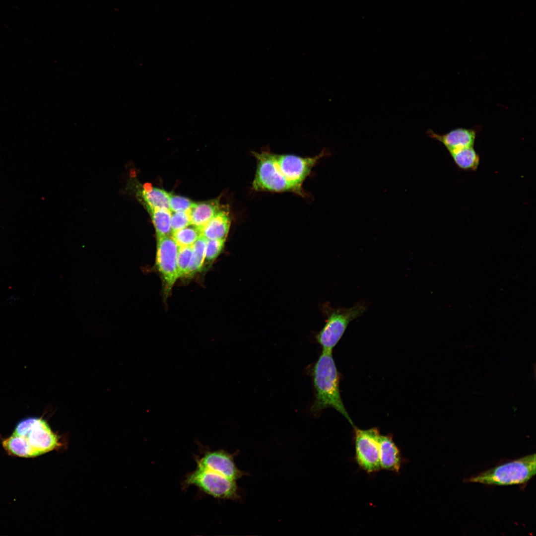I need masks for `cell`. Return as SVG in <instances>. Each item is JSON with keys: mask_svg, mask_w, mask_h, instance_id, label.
<instances>
[{"mask_svg": "<svg viewBox=\"0 0 536 536\" xmlns=\"http://www.w3.org/2000/svg\"><path fill=\"white\" fill-rule=\"evenodd\" d=\"M367 308V303L364 301L357 302L349 308H335L329 305H324L323 310L327 317L326 323L315 335L316 341L321 346L322 350L332 351L343 336L349 324L363 315Z\"/></svg>", "mask_w": 536, "mask_h": 536, "instance_id": "4", "label": "cell"}, {"mask_svg": "<svg viewBox=\"0 0 536 536\" xmlns=\"http://www.w3.org/2000/svg\"><path fill=\"white\" fill-rule=\"evenodd\" d=\"M191 224L189 210L171 211V227L172 233Z\"/></svg>", "mask_w": 536, "mask_h": 536, "instance_id": "22", "label": "cell"}, {"mask_svg": "<svg viewBox=\"0 0 536 536\" xmlns=\"http://www.w3.org/2000/svg\"><path fill=\"white\" fill-rule=\"evenodd\" d=\"M379 445L381 469L399 471L402 463L401 456L392 437L380 435Z\"/></svg>", "mask_w": 536, "mask_h": 536, "instance_id": "11", "label": "cell"}, {"mask_svg": "<svg viewBox=\"0 0 536 536\" xmlns=\"http://www.w3.org/2000/svg\"><path fill=\"white\" fill-rule=\"evenodd\" d=\"M236 453L231 454L222 450H205L195 458L197 468L209 470L228 479L235 480L250 474L239 469L234 462Z\"/></svg>", "mask_w": 536, "mask_h": 536, "instance_id": "8", "label": "cell"}, {"mask_svg": "<svg viewBox=\"0 0 536 536\" xmlns=\"http://www.w3.org/2000/svg\"><path fill=\"white\" fill-rule=\"evenodd\" d=\"M192 255V246L179 247L177 257L178 278L187 276Z\"/></svg>", "mask_w": 536, "mask_h": 536, "instance_id": "20", "label": "cell"}, {"mask_svg": "<svg viewBox=\"0 0 536 536\" xmlns=\"http://www.w3.org/2000/svg\"><path fill=\"white\" fill-rule=\"evenodd\" d=\"M536 458L534 453L513 460L466 479L465 481L500 486L525 484L536 474Z\"/></svg>", "mask_w": 536, "mask_h": 536, "instance_id": "3", "label": "cell"}, {"mask_svg": "<svg viewBox=\"0 0 536 536\" xmlns=\"http://www.w3.org/2000/svg\"><path fill=\"white\" fill-rule=\"evenodd\" d=\"M193 202L186 198L170 194L169 206L171 211H187L189 210Z\"/></svg>", "mask_w": 536, "mask_h": 536, "instance_id": "23", "label": "cell"}, {"mask_svg": "<svg viewBox=\"0 0 536 536\" xmlns=\"http://www.w3.org/2000/svg\"><path fill=\"white\" fill-rule=\"evenodd\" d=\"M155 227L157 237L171 236V211L165 208H156L149 211Z\"/></svg>", "mask_w": 536, "mask_h": 536, "instance_id": "17", "label": "cell"}, {"mask_svg": "<svg viewBox=\"0 0 536 536\" xmlns=\"http://www.w3.org/2000/svg\"><path fill=\"white\" fill-rule=\"evenodd\" d=\"M14 433L25 437L38 456L56 449L59 442L47 423L40 418L24 419L16 425Z\"/></svg>", "mask_w": 536, "mask_h": 536, "instance_id": "6", "label": "cell"}, {"mask_svg": "<svg viewBox=\"0 0 536 536\" xmlns=\"http://www.w3.org/2000/svg\"><path fill=\"white\" fill-rule=\"evenodd\" d=\"M4 449L9 454L20 457L31 458L38 456L27 439L13 433L2 443Z\"/></svg>", "mask_w": 536, "mask_h": 536, "instance_id": "16", "label": "cell"}, {"mask_svg": "<svg viewBox=\"0 0 536 536\" xmlns=\"http://www.w3.org/2000/svg\"><path fill=\"white\" fill-rule=\"evenodd\" d=\"M201 235V231L190 224L187 227L174 232L172 237L179 247L192 246Z\"/></svg>", "mask_w": 536, "mask_h": 536, "instance_id": "19", "label": "cell"}, {"mask_svg": "<svg viewBox=\"0 0 536 536\" xmlns=\"http://www.w3.org/2000/svg\"><path fill=\"white\" fill-rule=\"evenodd\" d=\"M226 239L207 240L205 248V258L206 262H213L221 253L225 243Z\"/></svg>", "mask_w": 536, "mask_h": 536, "instance_id": "21", "label": "cell"}, {"mask_svg": "<svg viewBox=\"0 0 536 536\" xmlns=\"http://www.w3.org/2000/svg\"><path fill=\"white\" fill-rule=\"evenodd\" d=\"M456 166L465 171H475L479 164V155L473 146L449 152Z\"/></svg>", "mask_w": 536, "mask_h": 536, "instance_id": "15", "label": "cell"}, {"mask_svg": "<svg viewBox=\"0 0 536 536\" xmlns=\"http://www.w3.org/2000/svg\"><path fill=\"white\" fill-rule=\"evenodd\" d=\"M169 193L165 191L146 184L141 196L148 211L156 208L169 209Z\"/></svg>", "mask_w": 536, "mask_h": 536, "instance_id": "14", "label": "cell"}, {"mask_svg": "<svg viewBox=\"0 0 536 536\" xmlns=\"http://www.w3.org/2000/svg\"><path fill=\"white\" fill-rule=\"evenodd\" d=\"M426 134L431 138L442 143L448 151L473 146L476 131L473 129L457 128L445 134H439L429 129Z\"/></svg>", "mask_w": 536, "mask_h": 536, "instance_id": "10", "label": "cell"}, {"mask_svg": "<svg viewBox=\"0 0 536 536\" xmlns=\"http://www.w3.org/2000/svg\"><path fill=\"white\" fill-rule=\"evenodd\" d=\"M220 209L218 200L193 202L189 210L191 224L201 231Z\"/></svg>", "mask_w": 536, "mask_h": 536, "instance_id": "13", "label": "cell"}, {"mask_svg": "<svg viewBox=\"0 0 536 536\" xmlns=\"http://www.w3.org/2000/svg\"><path fill=\"white\" fill-rule=\"evenodd\" d=\"M231 224L229 212L219 210L201 230L207 240L226 239Z\"/></svg>", "mask_w": 536, "mask_h": 536, "instance_id": "12", "label": "cell"}, {"mask_svg": "<svg viewBox=\"0 0 536 536\" xmlns=\"http://www.w3.org/2000/svg\"><path fill=\"white\" fill-rule=\"evenodd\" d=\"M156 267L164 282L168 294L178 278L177 257L179 249L171 236L157 237Z\"/></svg>", "mask_w": 536, "mask_h": 536, "instance_id": "9", "label": "cell"}, {"mask_svg": "<svg viewBox=\"0 0 536 536\" xmlns=\"http://www.w3.org/2000/svg\"><path fill=\"white\" fill-rule=\"evenodd\" d=\"M355 432V458L358 465L367 472L373 473L381 469L379 457L378 429H360L353 427Z\"/></svg>", "mask_w": 536, "mask_h": 536, "instance_id": "7", "label": "cell"}, {"mask_svg": "<svg viewBox=\"0 0 536 536\" xmlns=\"http://www.w3.org/2000/svg\"><path fill=\"white\" fill-rule=\"evenodd\" d=\"M207 239L201 235L192 245L193 255L187 276H191L202 269L205 258Z\"/></svg>", "mask_w": 536, "mask_h": 536, "instance_id": "18", "label": "cell"}, {"mask_svg": "<svg viewBox=\"0 0 536 536\" xmlns=\"http://www.w3.org/2000/svg\"><path fill=\"white\" fill-rule=\"evenodd\" d=\"M182 485L183 490L194 485L204 493L218 499L236 501L241 497L236 481L197 467L186 474Z\"/></svg>", "mask_w": 536, "mask_h": 536, "instance_id": "5", "label": "cell"}, {"mask_svg": "<svg viewBox=\"0 0 536 536\" xmlns=\"http://www.w3.org/2000/svg\"><path fill=\"white\" fill-rule=\"evenodd\" d=\"M312 376L315 398L311 406V411L318 414L325 409L333 408L354 427L341 399L339 375L333 357L332 351L322 350L312 368Z\"/></svg>", "mask_w": 536, "mask_h": 536, "instance_id": "2", "label": "cell"}, {"mask_svg": "<svg viewBox=\"0 0 536 536\" xmlns=\"http://www.w3.org/2000/svg\"><path fill=\"white\" fill-rule=\"evenodd\" d=\"M257 161V167L252 183L256 191L292 192L301 197L306 194L303 184L312 168L321 158L329 154L326 149L313 157H301L294 154H279L266 148L261 152H252Z\"/></svg>", "mask_w": 536, "mask_h": 536, "instance_id": "1", "label": "cell"}]
</instances>
